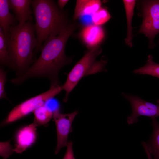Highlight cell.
<instances>
[{"mask_svg": "<svg viewBox=\"0 0 159 159\" xmlns=\"http://www.w3.org/2000/svg\"><path fill=\"white\" fill-rule=\"evenodd\" d=\"M10 142L8 141L0 142V155L3 157V159H6L14 152Z\"/></svg>", "mask_w": 159, "mask_h": 159, "instance_id": "20", "label": "cell"}, {"mask_svg": "<svg viewBox=\"0 0 159 159\" xmlns=\"http://www.w3.org/2000/svg\"><path fill=\"white\" fill-rule=\"evenodd\" d=\"M133 72L136 74L148 75L159 78V64L155 62L153 56L150 54L148 56L146 64L135 69Z\"/></svg>", "mask_w": 159, "mask_h": 159, "instance_id": "16", "label": "cell"}, {"mask_svg": "<svg viewBox=\"0 0 159 159\" xmlns=\"http://www.w3.org/2000/svg\"><path fill=\"white\" fill-rule=\"evenodd\" d=\"M0 63L1 66L11 68L10 57L7 49L6 38L2 29L0 27Z\"/></svg>", "mask_w": 159, "mask_h": 159, "instance_id": "18", "label": "cell"}, {"mask_svg": "<svg viewBox=\"0 0 159 159\" xmlns=\"http://www.w3.org/2000/svg\"><path fill=\"white\" fill-rule=\"evenodd\" d=\"M157 104L159 105V99H158L157 100Z\"/></svg>", "mask_w": 159, "mask_h": 159, "instance_id": "24", "label": "cell"}, {"mask_svg": "<svg viewBox=\"0 0 159 159\" xmlns=\"http://www.w3.org/2000/svg\"><path fill=\"white\" fill-rule=\"evenodd\" d=\"M10 9L14 13L19 24L32 21V11L31 9L32 0H9Z\"/></svg>", "mask_w": 159, "mask_h": 159, "instance_id": "11", "label": "cell"}, {"mask_svg": "<svg viewBox=\"0 0 159 159\" xmlns=\"http://www.w3.org/2000/svg\"><path fill=\"white\" fill-rule=\"evenodd\" d=\"M78 113L77 111L66 114L61 113L59 111L54 113L53 118L55 122L57 134L55 154H58L62 148L67 146L68 135L72 131V122Z\"/></svg>", "mask_w": 159, "mask_h": 159, "instance_id": "8", "label": "cell"}, {"mask_svg": "<svg viewBox=\"0 0 159 159\" xmlns=\"http://www.w3.org/2000/svg\"><path fill=\"white\" fill-rule=\"evenodd\" d=\"M111 16L108 11L101 7L91 15L93 24L100 26L108 21Z\"/></svg>", "mask_w": 159, "mask_h": 159, "instance_id": "19", "label": "cell"}, {"mask_svg": "<svg viewBox=\"0 0 159 159\" xmlns=\"http://www.w3.org/2000/svg\"><path fill=\"white\" fill-rule=\"evenodd\" d=\"M35 25L32 21L11 27L6 39L11 69L17 77L24 74L33 63L34 49L37 44Z\"/></svg>", "mask_w": 159, "mask_h": 159, "instance_id": "2", "label": "cell"}, {"mask_svg": "<svg viewBox=\"0 0 159 159\" xmlns=\"http://www.w3.org/2000/svg\"><path fill=\"white\" fill-rule=\"evenodd\" d=\"M6 81V73L2 67L0 69V99L8 100L5 90Z\"/></svg>", "mask_w": 159, "mask_h": 159, "instance_id": "21", "label": "cell"}, {"mask_svg": "<svg viewBox=\"0 0 159 159\" xmlns=\"http://www.w3.org/2000/svg\"><path fill=\"white\" fill-rule=\"evenodd\" d=\"M37 45L34 54L40 51L44 41L59 34L68 24L66 13L50 0H32Z\"/></svg>", "mask_w": 159, "mask_h": 159, "instance_id": "3", "label": "cell"}, {"mask_svg": "<svg viewBox=\"0 0 159 159\" xmlns=\"http://www.w3.org/2000/svg\"><path fill=\"white\" fill-rule=\"evenodd\" d=\"M80 35L82 42L90 49L99 46L104 37L105 32L100 26L90 24L84 27Z\"/></svg>", "mask_w": 159, "mask_h": 159, "instance_id": "10", "label": "cell"}, {"mask_svg": "<svg viewBox=\"0 0 159 159\" xmlns=\"http://www.w3.org/2000/svg\"><path fill=\"white\" fill-rule=\"evenodd\" d=\"M8 0H0V27L4 34L6 39L9 35L11 27L16 25V17L10 11Z\"/></svg>", "mask_w": 159, "mask_h": 159, "instance_id": "13", "label": "cell"}, {"mask_svg": "<svg viewBox=\"0 0 159 159\" xmlns=\"http://www.w3.org/2000/svg\"><path fill=\"white\" fill-rule=\"evenodd\" d=\"M101 52L102 49L99 46L88 49L73 67L68 74L65 82L61 86L62 90L66 92L64 102L67 101L69 93L83 77L106 71L105 67L107 61L96 60Z\"/></svg>", "mask_w": 159, "mask_h": 159, "instance_id": "4", "label": "cell"}, {"mask_svg": "<svg viewBox=\"0 0 159 159\" xmlns=\"http://www.w3.org/2000/svg\"><path fill=\"white\" fill-rule=\"evenodd\" d=\"M153 131L148 141L142 142L148 159H159V122L156 118L151 119Z\"/></svg>", "mask_w": 159, "mask_h": 159, "instance_id": "12", "label": "cell"}, {"mask_svg": "<svg viewBox=\"0 0 159 159\" xmlns=\"http://www.w3.org/2000/svg\"><path fill=\"white\" fill-rule=\"evenodd\" d=\"M76 27L74 24H68L58 35L46 40L42 44L39 58L24 74L10 81L18 85L29 78L45 77L50 80V86L59 85L58 77L60 70L72 62L65 55V49L67 41Z\"/></svg>", "mask_w": 159, "mask_h": 159, "instance_id": "1", "label": "cell"}, {"mask_svg": "<svg viewBox=\"0 0 159 159\" xmlns=\"http://www.w3.org/2000/svg\"><path fill=\"white\" fill-rule=\"evenodd\" d=\"M62 159H75L74 155L72 142H68L66 152Z\"/></svg>", "mask_w": 159, "mask_h": 159, "instance_id": "22", "label": "cell"}, {"mask_svg": "<svg viewBox=\"0 0 159 159\" xmlns=\"http://www.w3.org/2000/svg\"></svg>", "mask_w": 159, "mask_h": 159, "instance_id": "25", "label": "cell"}, {"mask_svg": "<svg viewBox=\"0 0 159 159\" xmlns=\"http://www.w3.org/2000/svg\"><path fill=\"white\" fill-rule=\"evenodd\" d=\"M62 90L59 85L50 86L48 90L26 99L14 107L1 123L4 126L16 121L29 115L38 107L44 105Z\"/></svg>", "mask_w": 159, "mask_h": 159, "instance_id": "5", "label": "cell"}, {"mask_svg": "<svg viewBox=\"0 0 159 159\" xmlns=\"http://www.w3.org/2000/svg\"><path fill=\"white\" fill-rule=\"evenodd\" d=\"M34 123L37 126L47 124L53 118V112L44 105L34 110Z\"/></svg>", "mask_w": 159, "mask_h": 159, "instance_id": "17", "label": "cell"}, {"mask_svg": "<svg viewBox=\"0 0 159 159\" xmlns=\"http://www.w3.org/2000/svg\"><path fill=\"white\" fill-rule=\"evenodd\" d=\"M37 127L33 122L18 130L15 136L14 152L21 153L35 143L37 137Z\"/></svg>", "mask_w": 159, "mask_h": 159, "instance_id": "9", "label": "cell"}, {"mask_svg": "<svg viewBox=\"0 0 159 159\" xmlns=\"http://www.w3.org/2000/svg\"><path fill=\"white\" fill-rule=\"evenodd\" d=\"M123 2L125 9L127 24V35L125 42L127 46L131 47L132 46L133 38L132 21L136 1L124 0Z\"/></svg>", "mask_w": 159, "mask_h": 159, "instance_id": "15", "label": "cell"}, {"mask_svg": "<svg viewBox=\"0 0 159 159\" xmlns=\"http://www.w3.org/2000/svg\"><path fill=\"white\" fill-rule=\"evenodd\" d=\"M142 4L143 21L139 33L148 38L152 49L155 45L154 38L159 33V0L143 1Z\"/></svg>", "mask_w": 159, "mask_h": 159, "instance_id": "6", "label": "cell"}, {"mask_svg": "<svg viewBox=\"0 0 159 159\" xmlns=\"http://www.w3.org/2000/svg\"><path fill=\"white\" fill-rule=\"evenodd\" d=\"M122 96L130 102L132 108V114L127 117V122L132 125L138 121V117L145 116L151 119L159 116V105L147 102L140 97L127 94H122Z\"/></svg>", "mask_w": 159, "mask_h": 159, "instance_id": "7", "label": "cell"}, {"mask_svg": "<svg viewBox=\"0 0 159 159\" xmlns=\"http://www.w3.org/2000/svg\"><path fill=\"white\" fill-rule=\"evenodd\" d=\"M101 2L99 0L77 1L74 15L76 19L87 15H92L101 7Z\"/></svg>", "mask_w": 159, "mask_h": 159, "instance_id": "14", "label": "cell"}, {"mask_svg": "<svg viewBox=\"0 0 159 159\" xmlns=\"http://www.w3.org/2000/svg\"><path fill=\"white\" fill-rule=\"evenodd\" d=\"M69 1L68 0H58L57 1L58 6L61 10L62 9Z\"/></svg>", "mask_w": 159, "mask_h": 159, "instance_id": "23", "label": "cell"}]
</instances>
